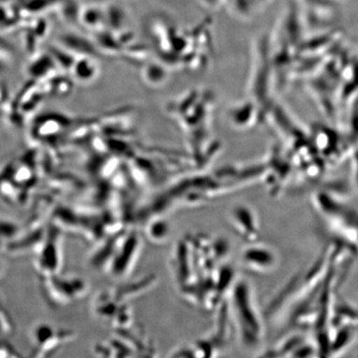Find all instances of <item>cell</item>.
Segmentation results:
<instances>
[{
    "label": "cell",
    "instance_id": "obj_8",
    "mask_svg": "<svg viewBox=\"0 0 358 358\" xmlns=\"http://www.w3.org/2000/svg\"><path fill=\"white\" fill-rule=\"evenodd\" d=\"M148 236L150 241H159L162 243L168 238L169 236V225L167 222L159 221L152 223L148 230Z\"/></svg>",
    "mask_w": 358,
    "mask_h": 358
},
{
    "label": "cell",
    "instance_id": "obj_7",
    "mask_svg": "<svg viewBox=\"0 0 358 358\" xmlns=\"http://www.w3.org/2000/svg\"><path fill=\"white\" fill-rule=\"evenodd\" d=\"M258 243H254L243 255L244 266L256 273H266L272 270L276 257L272 250Z\"/></svg>",
    "mask_w": 358,
    "mask_h": 358
},
{
    "label": "cell",
    "instance_id": "obj_9",
    "mask_svg": "<svg viewBox=\"0 0 358 358\" xmlns=\"http://www.w3.org/2000/svg\"><path fill=\"white\" fill-rule=\"evenodd\" d=\"M199 1L209 10H215L225 3V0H199Z\"/></svg>",
    "mask_w": 358,
    "mask_h": 358
},
{
    "label": "cell",
    "instance_id": "obj_6",
    "mask_svg": "<svg viewBox=\"0 0 358 358\" xmlns=\"http://www.w3.org/2000/svg\"><path fill=\"white\" fill-rule=\"evenodd\" d=\"M61 240L57 232H51L48 239L42 245L38 262H36L38 271L45 277L57 275L62 266Z\"/></svg>",
    "mask_w": 358,
    "mask_h": 358
},
{
    "label": "cell",
    "instance_id": "obj_4",
    "mask_svg": "<svg viewBox=\"0 0 358 358\" xmlns=\"http://www.w3.org/2000/svg\"><path fill=\"white\" fill-rule=\"evenodd\" d=\"M74 338L73 331L58 328L48 323L35 324L31 331V340L35 350L38 353V357H44L48 353L55 352L57 348L73 341Z\"/></svg>",
    "mask_w": 358,
    "mask_h": 358
},
{
    "label": "cell",
    "instance_id": "obj_1",
    "mask_svg": "<svg viewBox=\"0 0 358 358\" xmlns=\"http://www.w3.org/2000/svg\"><path fill=\"white\" fill-rule=\"evenodd\" d=\"M231 315L243 342L249 347L257 346L263 338V323L248 282H234L231 287Z\"/></svg>",
    "mask_w": 358,
    "mask_h": 358
},
{
    "label": "cell",
    "instance_id": "obj_3",
    "mask_svg": "<svg viewBox=\"0 0 358 358\" xmlns=\"http://www.w3.org/2000/svg\"><path fill=\"white\" fill-rule=\"evenodd\" d=\"M43 285L48 301L60 306L79 301L89 289L87 280L75 276L60 277V280L57 275L45 277Z\"/></svg>",
    "mask_w": 358,
    "mask_h": 358
},
{
    "label": "cell",
    "instance_id": "obj_5",
    "mask_svg": "<svg viewBox=\"0 0 358 358\" xmlns=\"http://www.w3.org/2000/svg\"><path fill=\"white\" fill-rule=\"evenodd\" d=\"M231 227L246 243H259L261 229L257 215L246 206L241 205L232 210L230 215Z\"/></svg>",
    "mask_w": 358,
    "mask_h": 358
},
{
    "label": "cell",
    "instance_id": "obj_2",
    "mask_svg": "<svg viewBox=\"0 0 358 358\" xmlns=\"http://www.w3.org/2000/svg\"><path fill=\"white\" fill-rule=\"evenodd\" d=\"M315 207L320 213L344 232L348 240L356 243L357 211L343 201L336 199L334 196L327 194L316 195Z\"/></svg>",
    "mask_w": 358,
    "mask_h": 358
}]
</instances>
